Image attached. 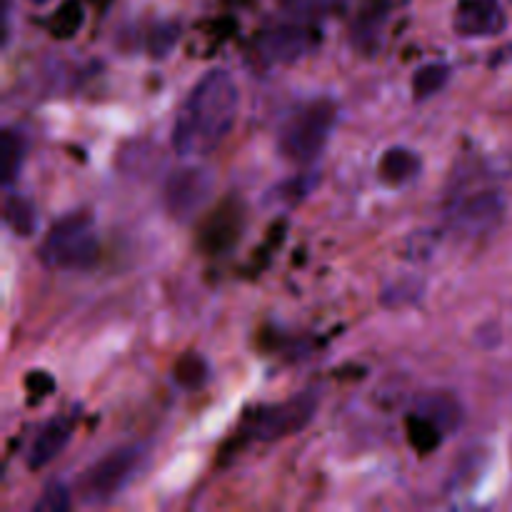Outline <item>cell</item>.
<instances>
[{
	"label": "cell",
	"instance_id": "cell-4",
	"mask_svg": "<svg viewBox=\"0 0 512 512\" xmlns=\"http://www.w3.org/2000/svg\"><path fill=\"white\" fill-rule=\"evenodd\" d=\"M143 458L145 453L140 445H125V448H115L100 460H95L78 480L80 503L90 505V508L113 503L138 478Z\"/></svg>",
	"mask_w": 512,
	"mask_h": 512
},
{
	"label": "cell",
	"instance_id": "cell-19",
	"mask_svg": "<svg viewBox=\"0 0 512 512\" xmlns=\"http://www.w3.org/2000/svg\"><path fill=\"white\" fill-rule=\"evenodd\" d=\"M210 378V368L200 355H183L175 365V383L185 390H198L208 383Z\"/></svg>",
	"mask_w": 512,
	"mask_h": 512
},
{
	"label": "cell",
	"instance_id": "cell-13",
	"mask_svg": "<svg viewBox=\"0 0 512 512\" xmlns=\"http://www.w3.org/2000/svg\"><path fill=\"white\" fill-rule=\"evenodd\" d=\"M418 413L425 418L433 420L445 435L455 433L463 423V408H460L458 400L448 393H433L428 398H423L418 403Z\"/></svg>",
	"mask_w": 512,
	"mask_h": 512
},
{
	"label": "cell",
	"instance_id": "cell-12",
	"mask_svg": "<svg viewBox=\"0 0 512 512\" xmlns=\"http://www.w3.org/2000/svg\"><path fill=\"white\" fill-rule=\"evenodd\" d=\"M420 168H423V160H420V155L415 150L395 145V148L385 150L383 158H380L378 175L390 188H400V185L413 183L420 175Z\"/></svg>",
	"mask_w": 512,
	"mask_h": 512
},
{
	"label": "cell",
	"instance_id": "cell-10",
	"mask_svg": "<svg viewBox=\"0 0 512 512\" xmlns=\"http://www.w3.org/2000/svg\"><path fill=\"white\" fill-rule=\"evenodd\" d=\"M240 233H243V210L233 200H225L218 210L205 218L200 228V248L205 253H228L238 245Z\"/></svg>",
	"mask_w": 512,
	"mask_h": 512
},
{
	"label": "cell",
	"instance_id": "cell-8",
	"mask_svg": "<svg viewBox=\"0 0 512 512\" xmlns=\"http://www.w3.org/2000/svg\"><path fill=\"white\" fill-rule=\"evenodd\" d=\"M318 48V35L308 25H280L260 38V55L273 63H295Z\"/></svg>",
	"mask_w": 512,
	"mask_h": 512
},
{
	"label": "cell",
	"instance_id": "cell-21",
	"mask_svg": "<svg viewBox=\"0 0 512 512\" xmlns=\"http://www.w3.org/2000/svg\"><path fill=\"white\" fill-rule=\"evenodd\" d=\"M383 18L385 8H380V5H375L373 10H365L363 15H358V23L353 25V35L355 40H358V48H370V45H375Z\"/></svg>",
	"mask_w": 512,
	"mask_h": 512
},
{
	"label": "cell",
	"instance_id": "cell-23",
	"mask_svg": "<svg viewBox=\"0 0 512 512\" xmlns=\"http://www.w3.org/2000/svg\"><path fill=\"white\" fill-rule=\"evenodd\" d=\"M175 40H178V25L163 23L150 33L148 48L153 55H168V50L173 48Z\"/></svg>",
	"mask_w": 512,
	"mask_h": 512
},
{
	"label": "cell",
	"instance_id": "cell-17",
	"mask_svg": "<svg viewBox=\"0 0 512 512\" xmlns=\"http://www.w3.org/2000/svg\"><path fill=\"white\" fill-rule=\"evenodd\" d=\"M450 78V68L445 63H428L415 70L413 75V95L415 100H428L445 88Z\"/></svg>",
	"mask_w": 512,
	"mask_h": 512
},
{
	"label": "cell",
	"instance_id": "cell-22",
	"mask_svg": "<svg viewBox=\"0 0 512 512\" xmlns=\"http://www.w3.org/2000/svg\"><path fill=\"white\" fill-rule=\"evenodd\" d=\"M35 512H68L70 510V493L63 483H50L43 490L38 503L33 505Z\"/></svg>",
	"mask_w": 512,
	"mask_h": 512
},
{
	"label": "cell",
	"instance_id": "cell-14",
	"mask_svg": "<svg viewBox=\"0 0 512 512\" xmlns=\"http://www.w3.org/2000/svg\"><path fill=\"white\" fill-rule=\"evenodd\" d=\"M25 160V140L18 130L5 128L0 135V180L5 188L15 183Z\"/></svg>",
	"mask_w": 512,
	"mask_h": 512
},
{
	"label": "cell",
	"instance_id": "cell-20",
	"mask_svg": "<svg viewBox=\"0 0 512 512\" xmlns=\"http://www.w3.org/2000/svg\"><path fill=\"white\" fill-rule=\"evenodd\" d=\"M290 15L300 20H318L333 15L345 5V0H283Z\"/></svg>",
	"mask_w": 512,
	"mask_h": 512
},
{
	"label": "cell",
	"instance_id": "cell-18",
	"mask_svg": "<svg viewBox=\"0 0 512 512\" xmlns=\"http://www.w3.org/2000/svg\"><path fill=\"white\" fill-rule=\"evenodd\" d=\"M83 20H85L83 5H80L78 0H65V3L53 13L48 28H50V33H53V38L68 40V38H73L80 28H83Z\"/></svg>",
	"mask_w": 512,
	"mask_h": 512
},
{
	"label": "cell",
	"instance_id": "cell-24",
	"mask_svg": "<svg viewBox=\"0 0 512 512\" xmlns=\"http://www.w3.org/2000/svg\"><path fill=\"white\" fill-rule=\"evenodd\" d=\"M25 385H28L30 395H40V398H48L55 388L53 378L48 373H43V370H33V375H28V383Z\"/></svg>",
	"mask_w": 512,
	"mask_h": 512
},
{
	"label": "cell",
	"instance_id": "cell-15",
	"mask_svg": "<svg viewBox=\"0 0 512 512\" xmlns=\"http://www.w3.org/2000/svg\"><path fill=\"white\" fill-rule=\"evenodd\" d=\"M405 430H408L410 445H413L415 453H420V455L435 453L445 438L443 430H440L433 420L425 418V415H420V413L410 415L408 423H405Z\"/></svg>",
	"mask_w": 512,
	"mask_h": 512
},
{
	"label": "cell",
	"instance_id": "cell-9",
	"mask_svg": "<svg viewBox=\"0 0 512 512\" xmlns=\"http://www.w3.org/2000/svg\"><path fill=\"white\" fill-rule=\"evenodd\" d=\"M453 25L463 38H490L505 30V10L500 0H460Z\"/></svg>",
	"mask_w": 512,
	"mask_h": 512
},
{
	"label": "cell",
	"instance_id": "cell-25",
	"mask_svg": "<svg viewBox=\"0 0 512 512\" xmlns=\"http://www.w3.org/2000/svg\"><path fill=\"white\" fill-rule=\"evenodd\" d=\"M28 3H33V5H45V3H50V0H28Z\"/></svg>",
	"mask_w": 512,
	"mask_h": 512
},
{
	"label": "cell",
	"instance_id": "cell-11",
	"mask_svg": "<svg viewBox=\"0 0 512 512\" xmlns=\"http://www.w3.org/2000/svg\"><path fill=\"white\" fill-rule=\"evenodd\" d=\"M70 438H73V420L55 418L45 423L28 448V468L40 470L53 463L68 448Z\"/></svg>",
	"mask_w": 512,
	"mask_h": 512
},
{
	"label": "cell",
	"instance_id": "cell-2",
	"mask_svg": "<svg viewBox=\"0 0 512 512\" xmlns=\"http://www.w3.org/2000/svg\"><path fill=\"white\" fill-rule=\"evenodd\" d=\"M338 123V105L328 98L305 103L280 133V155L295 165H308L320 158Z\"/></svg>",
	"mask_w": 512,
	"mask_h": 512
},
{
	"label": "cell",
	"instance_id": "cell-3",
	"mask_svg": "<svg viewBox=\"0 0 512 512\" xmlns=\"http://www.w3.org/2000/svg\"><path fill=\"white\" fill-rule=\"evenodd\" d=\"M100 240L88 213H70L50 225L40 245V260L48 268L85 270L98 260Z\"/></svg>",
	"mask_w": 512,
	"mask_h": 512
},
{
	"label": "cell",
	"instance_id": "cell-6",
	"mask_svg": "<svg viewBox=\"0 0 512 512\" xmlns=\"http://www.w3.org/2000/svg\"><path fill=\"white\" fill-rule=\"evenodd\" d=\"M315 410H318V398L313 393L293 395V398L283 400V403L260 408L253 415L250 433L258 440L288 438V435L300 433L313 420Z\"/></svg>",
	"mask_w": 512,
	"mask_h": 512
},
{
	"label": "cell",
	"instance_id": "cell-16",
	"mask_svg": "<svg viewBox=\"0 0 512 512\" xmlns=\"http://www.w3.org/2000/svg\"><path fill=\"white\" fill-rule=\"evenodd\" d=\"M3 220L15 235H28L35 233V225H38V215H35V205L30 203L23 195H8L3 205Z\"/></svg>",
	"mask_w": 512,
	"mask_h": 512
},
{
	"label": "cell",
	"instance_id": "cell-7",
	"mask_svg": "<svg viewBox=\"0 0 512 512\" xmlns=\"http://www.w3.org/2000/svg\"><path fill=\"white\" fill-rule=\"evenodd\" d=\"M505 200L495 190H480L460 200L450 213V223L463 235L490 233L503 220Z\"/></svg>",
	"mask_w": 512,
	"mask_h": 512
},
{
	"label": "cell",
	"instance_id": "cell-1",
	"mask_svg": "<svg viewBox=\"0 0 512 512\" xmlns=\"http://www.w3.org/2000/svg\"><path fill=\"white\" fill-rule=\"evenodd\" d=\"M240 93L233 75L223 68L208 70L190 90L175 118L170 143L178 155L195 158L218 148L238 118Z\"/></svg>",
	"mask_w": 512,
	"mask_h": 512
},
{
	"label": "cell",
	"instance_id": "cell-5",
	"mask_svg": "<svg viewBox=\"0 0 512 512\" xmlns=\"http://www.w3.org/2000/svg\"><path fill=\"white\" fill-rule=\"evenodd\" d=\"M215 188V178L203 165H185V168L173 170L163 185V205L173 220L195 218L205 203L210 200Z\"/></svg>",
	"mask_w": 512,
	"mask_h": 512
}]
</instances>
